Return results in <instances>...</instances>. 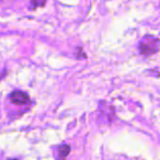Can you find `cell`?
I'll return each instance as SVG.
<instances>
[{
  "mask_svg": "<svg viewBox=\"0 0 160 160\" xmlns=\"http://www.w3.org/2000/svg\"><path fill=\"white\" fill-rule=\"evenodd\" d=\"M69 151H70V147L68 145H62L58 151V160H66L67 156L69 155Z\"/></svg>",
  "mask_w": 160,
  "mask_h": 160,
  "instance_id": "3957f363",
  "label": "cell"
},
{
  "mask_svg": "<svg viewBox=\"0 0 160 160\" xmlns=\"http://www.w3.org/2000/svg\"><path fill=\"white\" fill-rule=\"evenodd\" d=\"M1 78H2V76H1V75H0V79H1Z\"/></svg>",
  "mask_w": 160,
  "mask_h": 160,
  "instance_id": "5b68a950",
  "label": "cell"
},
{
  "mask_svg": "<svg viewBox=\"0 0 160 160\" xmlns=\"http://www.w3.org/2000/svg\"><path fill=\"white\" fill-rule=\"evenodd\" d=\"M160 41L155 36H145L139 43V52L142 55H152L159 49Z\"/></svg>",
  "mask_w": 160,
  "mask_h": 160,
  "instance_id": "6da1fadb",
  "label": "cell"
},
{
  "mask_svg": "<svg viewBox=\"0 0 160 160\" xmlns=\"http://www.w3.org/2000/svg\"><path fill=\"white\" fill-rule=\"evenodd\" d=\"M0 1H1V0H0Z\"/></svg>",
  "mask_w": 160,
  "mask_h": 160,
  "instance_id": "8992f818",
  "label": "cell"
},
{
  "mask_svg": "<svg viewBox=\"0 0 160 160\" xmlns=\"http://www.w3.org/2000/svg\"><path fill=\"white\" fill-rule=\"evenodd\" d=\"M10 101L18 105L27 104L29 102V96L22 91H14L10 94Z\"/></svg>",
  "mask_w": 160,
  "mask_h": 160,
  "instance_id": "7a4b0ae2",
  "label": "cell"
},
{
  "mask_svg": "<svg viewBox=\"0 0 160 160\" xmlns=\"http://www.w3.org/2000/svg\"><path fill=\"white\" fill-rule=\"evenodd\" d=\"M46 0H32V8H40L45 6Z\"/></svg>",
  "mask_w": 160,
  "mask_h": 160,
  "instance_id": "277c9868",
  "label": "cell"
}]
</instances>
